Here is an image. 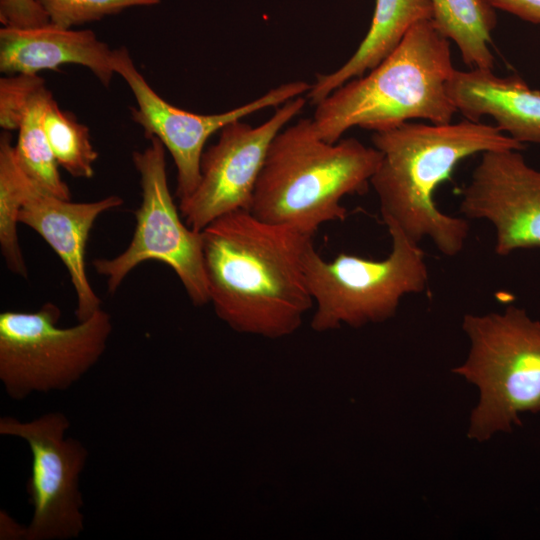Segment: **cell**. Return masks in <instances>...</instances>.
Here are the masks:
<instances>
[{"label": "cell", "mask_w": 540, "mask_h": 540, "mask_svg": "<svg viewBox=\"0 0 540 540\" xmlns=\"http://www.w3.org/2000/svg\"><path fill=\"white\" fill-rule=\"evenodd\" d=\"M201 237L209 302L222 321L269 338L299 328L314 304L304 270L313 236L240 210L211 222Z\"/></svg>", "instance_id": "obj_1"}, {"label": "cell", "mask_w": 540, "mask_h": 540, "mask_svg": "<svg viewBox=\"0 0 540 540\" xmlns=\"http://www.w3.org/2000/svg\"><path fill=\"white\" fill-rule=\"evenodd\" d=\"M381 154L370 185L377 194L382 219L419 243L429 238L445 256L464 248L469 225L443 213L434 193L464 159L493 150H522L524 144L496 125L464 119L457 123H413L372 132Z\"/></svg>", "instance_id": "obj_2"}, {"label": "cell", "mask_w": 540, "mask_h": 540, "mask_svg": "<svg viewBox=\"0 0 540 540\" xmlns=\"http://www.w3.org/2000/svg\"><path fill=\"white\" fill-rule=\"evenodd\" d=\"M455 70L449 40L431 19L420 21L377 66L315 105V132L334 143L354 127L375 132L416 119L450 123L458 112L448 93Z\"/></svg>", "instance_id": "obj_3"}, {"label": "cell", "mask_w": 540, "mask_h": 540, "mask_svg": "<svg viewBox=\"0 0 540 540\" xmlns=\"http://www.w3.org/2000/svg\"><path fill=\"white\" fill-rule=\"evenodd\" d=\"M380 159L356 138L322 140L312 118H302L273 138L249 211L314 236L323 224L346 219L342 198L368 190Z\"/></svg>", "instance_id": "obj_4"}, {"label": "cell", "mask_w": 540, "mask_h": 540, "mask_svg": "<svg viewBox=\"0 0 540 540\" xmlns=\"http://www.w3.org/2000/svg\"><path fill=\"white\" fill-rule=\"evenodd\" d=\"M462 328L470 350L454 372L479 388L468 436L483 441L520 425L519 414L540 412V322L510 305L502 313L466 314Z\"/></svg>", "instance_id": "obj_5"}, {"label": "cell", "mask_w": 540, "mask_h": 540, "mask_svg": "<svg viewBox=\"0 0 540 540\" xmlns=\"http://www.w3.org/2000/svg\"><path fill=\"white\" fill-rule=\"evenodd\" d=\"M392 250L381 260L339 253L326 260L313 243L304 255V270L316 311V331L337 329L342 323L361 327L393 317L401 299L420 293L428 284L425 253L397 226L386 224Z\"/></svg>", "instance_id": "obj_6"}, {"label": "cell", "mask_w": 540, "mask_h": 540, "mask_svg": "<svg viewBox=\"0 0 540 540\" xmlns=\"http://www.w3.org/2000/svg\"><path fill=\"white\" fill-rule=\"evenodd\" d=\"M60 308L47 302L34 312L0 314V381L9 398L64 391L101 358L112 332L102 308L70 327H59Z\"/></svg>", "instance_id": "obj_7"}, {"label": "cell", "mask_w": 540, "mask_h": 540, "mask_svg": "<svg viewBox=\"0 0 540 540\" xmlns=\"http://www.w3.org/2000/svg\"><path fill=\"white\" fill-rule=\"evenodd\" d=\"M165 147L156 138L132 156L139 174L141 203L135 211L136 226L127 248L113 258L93 261L110 294L115 293L127 275L139 264L156 260L168 265L182 283L195 306L209 303L203 264L201 232L181 220L171 195Z\"/></svg>", "instance_id": "obj_8"}, {"label": "cell", "mask_w": 540, "mask_h": 540, "mask_svg": "<svg viewBox=\"0 0 540 540\" xmlns=\"http://www.w3.org/2000/svg\"><path fill=\"white\" fill-rule=\"evenodd\" d=\"M70 425L62 412L30 421L0 418V434L22 439L32 455L26 492L33 515L26 526V540H69L84 530L79 483L88 450L79 440L65 436Z\"/></svg>", "instance_id": "obj_9"}, {"label": "cell", "mask_w": 540, "mask_h": 540, "mask_svg": "<svg viewBox=\"0 0 540 540\" xmlns=\"http://www.w3.org/2000/svg\"><path fill=\"white\" fill-rule=\"evenodd\" d=\"M114 70L127 83L136 101L131 119L147 138L158 139L177 169L176 196H189L200 179V161L206 141L227 124L268 107H278L309 91L306 81H292L270 89L259 98L218 114H197L163 99L138 71L126 47L114 50Z\"/></svg>", "instance_id": "obj_10"}, {"label": "cell", "mask_w": 540, "mask_h": 540, "mask_svg": "<svg viewBox=\"0 0 540 540\" xmlns=\"http://www.w3.org/2000/svg\"><path fill=\"white\" fill-rule=\"evenodd\" d=\"M307 100L298 96L276 107L265 122L251 126L235 120L219 132L203 152L200 179L194 191L179 200L184 222L201 232L217 218L250 210L254 190L273 138L297 116Z\"/></svg>", "instance_id": "obj_11"}, {"label": "cell", "mask_w": 540, "mask_h": 540, "mask_svg": "<svg viewBox=\"0 0 540 540\" xmlns=\"http://www.w3.org/2000/svg\"><path fill=\"white\" fill-rule=\"evenodd\" d=\"M460 211L493 225L500 256L540 247V170L519 150L482 153L462 191Z\"/></svg>", "instance_id": "obj_12"}, {"label": "cell", "mask_w": 540, "mask_h": 540, "mask_svg": "<svg viewBox=\"0 0 540 540\" xmlns=\"http://www.w3.org/2000/svg\"><path fill=\"white\" fill-rule=\"evenodd\" d=\"M123 204L110 195L92 202H72L51 195L31 181L19 214L22 223L37 232L55 251L69 274L76 295L77 321L101 308L86 272V246L97 218Z\"/></svg>", "instance_id": "obj_13"}, {"label": "cell", "mask_w": 540, "mask_h": 540, "mask_svg": "<svg viewBox=\"0 0 540 540\" xmlns=\"http://www.w3.org/2000/svg\"><path fill=\"white\" fill-rule=\"evenodd\" d=\"M113 59L114 50L91 30L60 28L51 23L0 29V71L6 75L37 74L77 64L89 69L108 88L115 74Z\"/></svg>", "instance_id": "obj_14"}, {"label": "cell", "mask_w": 540, "mask_h": 540, "mask_svg": "<svg viewBox=\"0 0 540 540\" xmlns=\"http://www.w3.org/2000/svg\"><path fill=\"white\" fill-rule=\"evenodd\" d=\"M448 93L466 119H494L496 126L518 142L540 144V91L519 76L499 77L493 70H455Z\"/></svg>", "instance_id": "obj_15"}, {"label": "cell", "mask_w": 540, "mask_h": 540, "mask_svg": "<svg viewBox=\"0 0 540 540\" xmlns=\"http://www.w3.org/2000/svg\"><path fill=\"white\" fill-rule=\"evenodd\" d=\"M430 0H376L369 30L355 53L338 69L319 74L306 93L316 105L347 81L377 66L418 22L430 20Z\"/></svg>", "instance_id": "obj_16"}, {"label": "cell", "mask_w": 540, "mask_h": 540, "mask_svg": "<svg viewBox=\"0 0 540 540\" xmlns=\"http://www.w3.org/2000/svg\"><path fill=\"white\" fill-rule=\"evenodd\" d=\"M435 28L457 45L470 69L493 70L491 34L496 26L494 8L486 0H430Z\"/></svg>", "instance_id": "obj_17"}, {"label": "cell", "mask_w": 540, "mask_h": 540, "mask_svg": "<svg viewBox=\"0 0 540 540\" xmlns=\"http://www.w3.org/2000/svg\"><path fill=\"white\" fill-rule=\"evenodd\" d=\"M51 96V91L44 88L31 101L18 129L15 153L21 168L37 187L61 199L71 200L70 189L60 176L43 125Z\"/></svg>", "instance_id": "obj_18"}, {"label": "cell", "mask_w": 540, "mask_h": 540, "mask_svg": "<svg viewBox=\"0 0 540 540\" xmlns=\"http://www.w3.org/2000/svg\"><path fill=\"white\" fill-rule=\"evenodd\" d=\"M31 179L21 168L9 131L0 136V249L7 268L28 277L20 247L17 224Z\"/></svg>", "instance_id": "obj_19"}, {"label": "cell", "mask_w": 540, "mask_h": 540, "mask_svg": "<svg viewBox=\"0 0 540 540\" xmlns=\"http://www.w3.org/2000/svg\"><path fill=\"white\" fill-rule=\"evenodd\" d=\"M43 125L58 165L73 177H93L98 153L89 129L71 112L61 109L53 95L48 99Z\"/></svg>", "instance_id": "obj_20"}, {"label": "cell", "mask_w": 540, "mask_h": 540, "mask_svg": "<svg viewBox=\"0 0 540 540\" xmlns=\"http://www.w3.org/2000/svg\"><path fill=\"white\" fill-rule=\"evenodd\" d=\"M51 24L71 29L100 21L133 7L155 6L161 0H38Z\"/></svg>", "instance_id": "obj_21"}, {"label": "cell", "mask_w": 540, "mask_h": 540, "mask_svg": "<svg viewBox=\"0 0 540 540\" xmlns=\"http://www.w3.org/2000/svg\"><path fill=\"white\" fill-rule=\"evenodd\" d=\"M44 88L37 74H10L0 79V126L4 131L18 130L33 98Z\"/></svg>", "instance_id": "obj_22"}, {"label": "cell", "mask_w": 540, "mask_h": 540, "mask_svg": "<svg viewBox=\"0 0 540 540\" xmlns=\"http://www.w3.org/2000/svg\"><path fill=\"white\" fill-rule=\"evenodd\" d=\"M0 21L4 27L21 29L50 24L38 0H0Z\"/></svg>", "instance_id": "obj_23"}, {"label": "cell", "mask_w": 540, "mask_h": 540, "mask_svg": "<svg viewBox=\"0 0 540 540\" xmlns=\"http://www.w3.org/2000/svg\"><path fill=\"white\" fill-rule=\"evenodd\" d=\"M494 9L511 13L524 21L540 24V0H486Z\"/></svg>", "instance_id": "obj_24"}, {"label": "cell", "mask_w": 540, "mask_h": 540, "mask_svg": "<svg viewBox=\"0 0 540 540\" xmlns=\"http://www.w3.org/2000/svg\"><path fill=\"white\" fill-rule=\"evenodd\" d=\"M0 538L2 540H26V526L17 523L6 511H1Z\"/></svg>", "instance_id": "obj_25"}]
</instances>
